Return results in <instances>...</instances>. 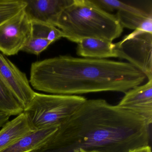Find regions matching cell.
I'll list each match as a JSON object with an SVG mask.
<instances>
[{"label":"cell","mask_w":152,"mask_h":152,"mask_svg":"<svg viewBox=\"0 0 152 152\" xmlns=\"http://www.w3.org/2000/svg\"><path fill=\"white\" fill-rule=\"evenodd\" d=\"M149 141V126L140 116L104 99H86L34 152H130Z\"/></svg>","instance_id":"cell-1"},{"label":"cell","mask_w":152,"mask_h":152,"mask_svg":"<svg viewBox=\"0 0 152 152\" xmlns=\"http://www.w3.org/2000/svg\"><path fill=\"white\" fill-rule=\"evenodd\" d=\"M146 79L128 62L59 56L33 63L29 80L39 91L76 95L103 91L125 93Z\"/></svg>","instance_id":"cell-2"},{"label":"cell","mask_w":152,"mask_h":152,"mask_svg":"<svg viewBox=\"0 0 152 152\" xmlns=\"http://www.w3.org/2000/svg\"><path fill=\"white\" fill-rule=\"evenodd\" d=\"M55 26L64 38L77 43L86 38L113 42L123 31L115 15L101 9L91 0H73L63 10Z\"/></svg>","instance_id":"cell-3"},{"label":"cell","mask_w":152,"mask_h":152,"mask_svg":"<svg viewBox=\"0 0 152 152\" xmlns=\"http://www.w3.org/2000/svg\"><path fill=\"white\" fill-rule=\"evenodd\" d=\"M86 99L77 95H47L35 92L24 113L34 131L59 127L74 114Z\"/></svg>","instance_id":"cell-4"},{"label":"cell","mask_w":152,"mask_h":152,"mask_svg":"<svg viewBox=\"0 0 152 152\" xmlns=\"http://www.w3.org/2000/svg\"><path fill=\"white\" fill-rule=\"evenodd\" d=\"M117 58L127 60L152 80V34L135 30L114 43Z\"/></svg>","instance_id":"cell-5"},{"label":"cell","mask_w":152,"mask_h":152,"mask_svg":"<svg viewBox=\"0 0 152 152\" xmlns=\"http://www.w3.org/2000/svg\"><path fill=\"white\" fill-rule=\"evenodd\" d=\"M32 36V23L24 9L0 25V51L15 56Z\"/></svg>","instance_id":"cell-6"},{"label":"cell","mask_w":152,"mask_h":152,"mask_svg":"<svg viewBox=\"0 0 152 152\" xmlns=\"http://www.w3.org/2000/svg\"><path fill=\"white\" fill-rule=\"evenodd\" d=\"M0 80L8 87L25 110L36 92L31 87L26 74L1 53Z\"/></svg>","instance_id":"cell-7"},{"label":"cell","mask_w":152,"mask_h":152,"mask_svg":"<svg viewBox=\"0 0 152 152\" xmlns=\"http://www.w3.org/2000/svg\"><path fill=\"white\" fill-rule=\"evenodd\" d=\"M117 105L140 116L150 126L152 123V80L125 92Z\"/></svg>","instance_id":"cell-8"},{"label":"cell","mask_w":152,"mask_h":152,"mask_svg":"<svg viewBox=\"0 0 152 152\" xmlns=\"http://www.w3.org/2000/svg\"><path fill=\"white\" fill-rule=\"evenodd\" d=\"M24 9L31 22L48 24L55 26L63 10L73 0H25Z\"/></svg>","instance_id":"cell-9"},{"label":"cell","mask_w":152,"mask_h":152,"mask_svg":"<svg viewBox=\"0 0 152 152\" xmlns=\"http://www.w3.org/2000/svg\"><path fill=\"white\" fill-rule=\"evenodd\" d=\"M33 131L24 112L12 121H8L0 130V151Z\"/></svg>","instance_id":"cell-10"},{"label":"cell","mask_w":152,"mask_h":152,"mask_svg":"<svg viewBox=\"0 0 152 152\" xmlns=\"http://www.w3.org/2000/svg\"><path fill=\"white\" fill-rule=\"evenodd\" d=\"M58 127H50L28 133L0 152H34L44 144Z\"/></svg>","instance_id":"cell-11"},{"label":"cell","mask_w":152,"mask_h":152,"mask_svg":"<svg viewBox=\"0 0 152 152\" xmlns=\"http://www.w3.org/2000/svg\"><path fill=\"white\" fill-rule=\"evenodd\" d=\"M114 43L95 38L83 39L78 43L76 53L87 58L105 59L117 58Z\"/></svg>","instance_id":"cell-12"},{"label":"cell","mask_w":152,"mask_h":152,"mask_svg":"<svg viewBox=\"0 0 152 152\" xmlns=\"http://www.w3.org/2000/svg\"><path fill=\"white\" fill-rule=\"evenodd\" d=\"M95 5L103 10L110 13L114 11H124L152 17V7H141L136 4L117 0H91Z\"/></svg>","instance_id":"cell-13"},{"label":"cell","mask_w":152,"mask_h":152,"mask_svg":"<svg viewBox=\"0 0 152 152\" xmlns=\"http://www.w3.org/2000/svg\"><path fill=\"white\" fill-rule=\"evenodd\" d=\"M115 15L123 28L139 30L152 34V17L124 11H117Z\"/></svg>","instance_id":"cell-14"},{"label":"cell","mask_w":152,"mask_h":152,"mask_svg":"<svg viewBox=\"0 0 152 152\" xmlns=\"http://www.w3.org/2000/svg\"><path fill=\"white\" fill-rule=\"evenodd\" d=\"M24 109L8 87L0 80V112L11 115H18Z\"/></svg>","instance_id":"cell-15"},{"label":"cell","mask_w":152,"mask_h":152,"mask_svg":"<svg viewBox=\"0 0 152 152\" xmlns=\"http://www.w3.org/2000/svg\"><path fill=\"white\" fill-rule=\"evenodd\" d=\"M32 36L45 39L51 43L64 38L63 33L54 26L38 22H31Z\"/></svg>","instance_id":"cell-16"},{"label":"cell","mask_w":152,"mask_h":152,"mask_svg":"<svg viewBox=\"0 0 152 152\" xmlns=\"http://www.w3.org/2000/svg\"><path fill=\"white\" fill-rule=\"evenodd\" d=\"M25 0H0V25L25 7Z\"/></svg>","instance_id":"cell-17"},{"label":"cell","mask_w":152,"mask_h":152,"mask_svg":"<svg viewBox=\"0 0 152 152\" xmlns=\"http://www.w3.org/2000/svg\"><path fill=\"white\" fill-rule=\"evenodd\" d=\"M51 44L47 40L32 36L22 49V51L29 54L39 55Z\"/></svg>","instance_id":"cell-18"},{"label":"cell","mask_w":152,"mask_h":152,"mask_svg":"<svg viewBox=\"0 0 152 152\" xmlns=\"http://www.w3.org/2000/svg\"><path fill=\"white\" fill-rule=\"evenodd\" d=\"M10 117L8 115L0 112V128L3 127L8 121Z\"/></svg>","instance_id":"cell-19"},{"label":"cell","mask_w":152,"mask_h":152,"mask_svg":"<svg viewBox=\"0 0 152 152\" xmlns=\"http://www.w3.org/2000/svg\"><path fill=\"white\" fill-rule=\"evenodd\" d=\"M130 152H152V151L151 147L149 145H147L136 148Z\"/></svg>","instance_id":"cell-20"},{"label":"cell","mask_w":152,"mask_h":152,"mask_svg":"<svg viewBox=\"0 0 152 152\" xmlns=\"http://www.w3.org/2000/svg\"><path fill=\"white\" fill-rule=\"evenodd\" d=\"M75 152H99L97 151H87L82 149H79L75 151Z\"/></svg>","instance_id":"cell-21"}]
</instances>
